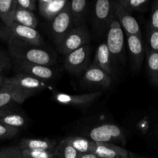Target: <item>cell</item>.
Returning a JSON list of instances; mask_svg holds the SVG:
<instances>
[{"instance_id":"obj_1","label":"cell","mask_w":158,"mask_h":158,"mask_svg":"<svg viewBox=\"0 0 158 158\" xmlns=\"http://www.w3.org/2000/svg\"><path fill=\"white\" fill-rule=\"evenodd\" d=\"M7 44L14 60L47 66H52L55 62L50 52L42 48V46L15 41H9Z\"/></svg>"},{"instance_id":"obj_2","label":"cell","mask_w":158,"mask_h":158,"mask_svg":"<svg viewBox=\"0 0 158 158\" xmlns=\"http://www.w3.org/2000/svg\"><path fill=\"white\" fill-rule=\"evenodd\" d=\"M0 38L5 42L15 41L19 43L43 46V41L40 32L35 28L13 23L0 29Z\"/></svg>"},{"instance_id":"obj_3","label":"cell","mask_w":158,"mask_h":158,"mask_svg":"<svg viewBox=\"0 0 158 158\" xmlns=\"http://www.w3.org/2000/svg\"><path fill=\"white\" fill-rule=\"evenodd\" d=\"M106 44L114 63L122 62L125 53V32L115 15L111 19L106 30Z\"/></svg>"},{"instance_id":"obj_4","label":"cell","mask_w":158,"mask_h":158,"mask_svg":"<svg viewBox=\"0 0 158 158\" xmlns=\"http://www.w3.org/2000/svg\"><path fill=\"white\" fill-rule=\"evenodd\" d=\"M115 0H95L93 12V26L97 35L106 32L114 15Z\"/></svg>"},{"instance_id":"obj_5","label":"cell","mask_w":158,"mask_h":158,"mask_svg":"<svg viewBox=\"0 0 158 158\" xmlns=\"http://www.w3.org/2000/svg\"><path fill=\"white\" fill-rule=\"evenodd\" d=\"M89 139L95 142L101 143H126L125 136L123 131L119 126L113 123H104L94 127L88 133Z\"/></svg>"},{"instance_id":"obj_6","label":"cell","mask_w":158,"mask_h":158,"mask_svg":"<svg viewBox=\"0 0 158 158\" xmlns=\"http://www.w3.org/2000/svg\"><path fill=\"white\" fill-rule=\"evenodd\" d=\"M65 56V68L75 75L82 74L90 64L91 47L87 43Z\"/></svg>"},{"instance_id":"obj_7","label":"cell","mask_w":158,"mask_h":158,"mask_svg":"<svg viewBox=\"0 0 158 158\" xmlns=\"http://www.w3.org/2000/svg\"><path fill=\"white\" fill-rule=\"evenodd\" d=\"M5 83L33 95L44 90L49 86L47 80L37 78L25 73H20L12 77H6Z\"/></svg>"},{"instance_id":"obj_8","label":"cell","mask_w":158,"mask_h":158,"mask_svg":"<svg viewBox=\"0 0 158 158\" xmlns=\"http://www.w3.org/2000/svg\"><path fill=\"white\" fill-rule=\"evenodd\" d=\"M74 23L69 2L54 16L51 23V32L54 42L58 46L65 35L73 28Z\"/></svg>"},{"instance_id":"obj_9","label":"cell","mask_w":158,"mask_h":158,"mask_svg":"<svg viewBox=\"0 0 158 158\" xmlns=\"http://www.w3.org/2000/svg\"><path fill=\"white\" fill-rule=\"evenodd\" d=\"M89 42V34L83 25H79L73 28L57 46L59 50L63 55L87 44Z\"/></svg>"},{"instance_id":"obj_10","label":"cell","mask_w":158,"mask_h":158,"mask_svg":"<svg viewBox=\"0 0 158 158\" xmlns=\"http://www.w3.org/2000/svg\"><path fill=\"white\" fill-rule=\"evenodd\" d=\"M114 11L116 18L119 21L126 35H136L142 37L138 22L131 15V11L117 0L114 1Z\"/></svg>"},{"instance_id":"obj_11","label":"cell","mask_w":158,"mask_h":158,"mask_svg":"<svg viewBox=\"0 0 158 158\" xmlns=\"http://www.w3.org/2000/svg\"><path fill=\"white\" fill-rule=\"evenodd\" d=\"M101 95V91L80 94V95H72V94H64V93H56L53 95V98L57 103H60V104L77 106V107H86L92 104Z\"/></svg>"},{"instance_id":"obj_12","label":"cell","mask_w":158,"mask_h":158,"mask_svg":"<svg viewBox=\"0 0 158 158\" xmlns=\"http://www.w3.org/2000/svg\"><path fill=\"white\" fill-rule=\"evenodd\" d=\"M82 80L89 86L101 88L110 87L112 83V77L94 63L89 64L83 73Z\"/></svg>"},{"instance_id":"obj_13","label":"cell","mask_w":158,"mask_h":158,"mask_svg":"<svg viewBox=\"0 0 158 158\" xmlns=\"http://www.w3.org/2000/svg\"><path fill=\"white\" fill-rule=\"evenodd\" d=\"M127 48L134 71H139L143 65L145 56V46L142 37L136 35H127Z\"/></svg>"},{"instance_id":"obj_14","label":"cell","mask_w":158,"mask_h":158,"mask_svg":"<svg viewBox=\"0 0 158 158\" xmlns=\"http://www.w3.org/2000/svg\"><path fill=\"white\" fill-rule=\"evenodd\" d=\"M32 96H34L33 94L22 91L5 83L0 90V110L11 108L14 104H22Z\"/></svg>"},{"instance_id":"obj_15","label":"cell","mask_w":158,"mask_h":158,"mask_svg":"<svg viewBox=\"0 0 158 158\" xmlns=\"http://www.w3.org/2000/svg\"><path fill=\"white\" fill-rule=\"evenodd\" d=\"M16 66L22 73L30 74L37 78L44 80H50L55 77L56 72L51 66L36 64V63H27L20 60H15Z\"/></svg>"},{"instance_id":"obj_16","label":"cell","mask_w":158,"mask_h":158,"mask_svg":"<svg viewBox=\"0 0 158 158\" xmlns=\"http://www.w3.org/2000/svg\"><path fill=\"white\" fill-rule=\"evenodd\" d=\"M94 153L99 158H132L137 155L115 143L96 142Z\"/></svg>"},{"instance_id":"obj_17","label":"cell","mask_w":158,"mask_h":158,"mask_svg":"<svg viewBox=\"0 0 158 158\" xmlns=\"http://www.w3.org/2000/svg\"><path fill=\"white\" fill-rule=\"evenodd\" d=\"M114 60L106 43H100L97 48L94 62L95 65L112 77L114 74Z\"/></svg>"},{"instance_id":"obj_18","label":"cell","mask_w":158,"mask_h":158,"mask_svg":"<svg viewBox=\"0 0 158 158\" xmlns=\"http://www.w3.org/2000/svg\"><path fill=\"white\" fill-rule=\"evenodd\" d=\"M12 23H19L23 26L32 28H36L39 24V20L32 11L24 9L17 6L12 15Z\"/></svg>"},{"instance_id":"obj_19","label":"cell","mask_w":158,"mask_h":158,"mask_svg":"<svg viewBox=\"0 0 158 158\" xmlns=\"http://www.w3.org/2000/svg\"><path fill=\"white\" fill-rule=\"evenodd\" d=\"M0 122L8 126L22 128L26 126V117L20 113L15 112L11 108L0 110Z\"/></svg>"},{"instance_id":"obj_20","label":"cell","mask_w":158,"mask_h":158,"mask_svg":"<svg viewBox=\"0 0 158 158\" xmlns=\"http://www.w3.org/2000/svg\"><path fill=\"white\" fill-rule=\"evenodd\" d=\"M56 144V140L50 139L24 138L20 140L18 146L20 149H41L53 151Z\"/></svg>"},{"instance_id":"obj_21","label":"cell","mask_w":158,"mask_h":158,"mask_svg":"<svg viewBox=\"0 0 158 158\" xmlns=\"http://www.w3.org/2000/svg\"><path fill=\"white\" fill-rule=\"evenodd\" d=\"M147 69L151 83L158 88V52L145 48Z\"/></svg>"},{"instance_id":"obj_22","label":"cell","mask_w":158,"mask_h":158,"mask_svg":"<svg viewBox=\"0 0 158 158\" xmlns=\"http://www.w3.org/2000/svg\"><path fill=\"white\" fill-rule=\"evenodd\" d=\"M66 140L79 153L94 152L95 151L96 142L91 139L83 137H68Z\"/></svg>"},{"instance_id":"obj_23","label":"cell","mask_w":158,"mask_h":158,"mask_svg":"<svg viewBox=\"0 0 158 158\" xmlns=\"http://www.w3.org/2000/svg\"><path fill=\"white\" fill-rule=\"evenodd\" d=\"M69 6L74 25L79 26L84 19L87 9V0H71Z\"/></svg>"},{"instance_id":"obj_24","label":"cell","mask_w":158,"mask_h":158,"mask_svg":"<svg viewBox=\"0 0 158 158\" xmlns=\"http://www.w3.org/2000/svg\"><path fill=\"white\" fill-rule=\"evenodd\" d=\"M16 6V0H0V19L4 25L12 23V15Z\"/></svg>"},{"instance_id":"obj_25","label":"cell","mask_w":158,"mask_h":158,"mask_svg":"<svg viewBox=\"0 0 158 158\" xmlns=\"http://www.w3.org/2000/svg\"><path fill=\"white\" fill-rule=\"evenodd\" d=\"M56 157L78 158L79 152L66 140H62L53 150Z\"/></svg>"},{"instance_id":"obj_26","label":"cell","mask_w":158,"mask_h":158,"mask_svg":"<svg viewBox=\"0 0 158 158\" xmlns=\"http://www.w3.org/2000/svg\"><path fill=\"white\" fill-rule=\"evenodd\" d=\"M66 4V0H52L40 12L44 17L52 19Z\"/></svg>"},{"instance_id":"obj_27","label":"cell","mask_w":158,"mask_h":158,"mask_svg":"<svg viewBox=\"0 0 158 158\" xmlns=\"http://www.w3.org/2000/svg\"><path fill=\"white\" fill-rule=\"evenodd\" d=\"M23 158H54L53 151L41 149H21Z\"/></svg>"},{"instance_id":"obj_28","label":"cell","mask_w":158,"mask_h":158,"mask_svg":"<svg viewBox=\"0 0 158 158\" xmlns=\"http://www.w3.org/2000/svg\"><path fill=\"white\" fill-rule=\"evenodd\" d=\"M150 0H127L123 6L129 11L144 12Z\"/></svg>"},{"instance_id":"obj_29","label":"cell","mask_w":158,"mask_h":158,"mask_svg":"<svg viewBox=\"0 0 158 158\" xmlns=\"http://www.w3.org/2000/svg\"><path fill=\"white\" fill-rule=\"evenodd\" d=\"M145 48L158 52V29L148 28L147 35V46Z\"/></svg>"},{"instance_id":"obj_30","label":"cell","mask_w":158,"mask_h":158,"mask_svg":"<svg viewBox=\"0 0 158 158\" xmlns=\"http://www.w3.org/2000/svg\"><path fill=\"white\" fill-rule=\"evenodd\" d=\"M0 158H23L19 147L9 146L0 149Z\"/></svg>"},{"instance_id":"obj_31","label":"cell","mask_w":158,"mask_h":158,"mask_svg":"<svg viewBox=\"0 0 158 158\" xmlns=\"http://www.w3.org/2000/svg\"><path fill=\"white\" fill-rule=\"evenodd\" d=\"M19 132V128L8 126L0 122V140L15 137Z\"/></svg>"},{"instance_id":"obj_32","label":"cell","mask_w":158,"mask_h":158,"mask_svg":"<svg viewBox=\"0 0 158 158\" xmlns=\"http://www.w3.org/2000/svg\"><path fill=\"white\" fill-rule=\"evenodd\" d=\"M150 29H158V0H154L151 8V19L149 22Z\"/></svg>"},{"instance_id":"obj_33","label":"cell","mask_w":158,"mask_h":158,"mask_svg":"<svg viewBox=\"0 0 158 158\" xmlns=\"http://www.w3.org/2000/svg\"><path fill=\"white\" fill-rule=\"evenodd\" d=\"M11 66V62L9 57L6 55L3 52L0 51V76L9 69Z\"/></svg>"},{"instance_id":"obj_34","label":"cell","mask_w":158,"mask_h":158,"mask_svg":"<svg viewBox=\"0 0 158 158\" xmlns=\"http://www.w3.org/2000/svg\"><path fill=\"white\" fill-rule=\"evenodd\" d=\"M17 6L33 11L35 9V2L33 0H16Z\"/></svg>"},{"instance_id":"obj_35","label":"cell","mask_w":158,"mask_h":158,"mask_svg":"<svg viewBox=\"0 0 158 158\" xmlns=\"http://www.w3.org/2000/svg\"><path fill=\"white\" fill-rule=\"evenodd\" d=\"M78 158H99L94 152L79 153Z\"/></svg>"},{"instance_id":"obj_36","label":"cell","mask_w":158,"mask_h":158,"mask_svg":"<svg viewBox=\"0 0 158 158\" xmlns=\"http://www.w3.org/2000/svg\"><path fill=\"white\" fill-rule=\"evenodd\" d=\"M52 0H39V4H40V10L41 12L49 2H51Z\"/></svg>"},{"instance_id":"obj_37","label":"cell","mask_w":158,"mask_h":158,"mask_svg":"<svg viewBox=\"0 0 158 158\" xmlns=\"http://www.w3.org/2000/svg\"><path fill=\"white\" fill-rule=\"evenodd\" d=\"M6 77H3V76H0V90L2 89V88L3 87L5 84V81H6Z\"/></svg>"},{"instance_id":"obj_38","label":"cell","mask_w":158,"mask_h":158,"mask_svg":"<svg viewBox=\"0 0 158 158\" xmlns=\"http://www.w3.org/2000/svg\"><path fill=\"white\" fill-rule=\"evenodd\" d=\"M117 1L119 2H120V3H121L122 5H124L125 2H126L127 0H117Z\"/></svg>"},{"instance_id":"obj_39","label":"cell","mask_w":158,"mask_h":158,"mask_svg":"<svg viewBox=\"0 0 158 158\" xmlns=\"http://www.w3.org/2000/svg\"><path fill=\"white\" fill-rule=\"evenodd\" d=\"M33 1H35H35H36V0H33Z\"/></svg>"}]
</instances>
